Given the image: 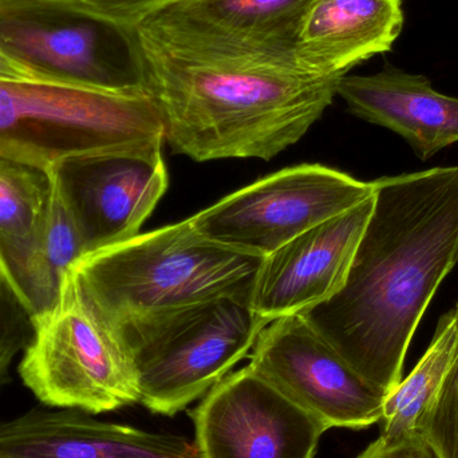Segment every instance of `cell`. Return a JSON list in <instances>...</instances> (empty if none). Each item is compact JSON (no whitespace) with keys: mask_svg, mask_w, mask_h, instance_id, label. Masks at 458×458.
Segmentation results:
<instances>
[{"mask_svg":"<svg viewBox=\"0 0 458 458\" xmlns=\"http://www.w3.org/2000/svg\"><path fill=\"white\" fill-rule=\"evenodd\" d=\"M458 263V165L374 182V208L338 293L301 312L341 357L389 394L414 333Z\"/></svg>","mask_w":458,"mask_h":458,"instance_id":"cell-1","label":"cell"},{"mask_svg":"<svg viewBox=\"0 0 458 458\" xmlns=\"http://www.w3.org/2000/svg\"><path fill=\"white\" fill-rule=\"evenodd\" d=\"M134 45L166 144L199 163L272 160L320 120L341 78L276 62L172 58Z\"/></svg>","mask_w":458,"mask_h":458,"instance_id":"cell-2","label":"cell"},{"mask_svg":"<svg viewBox=\"0 0 458 458\" xmlns=\"http://www.w3.org/2000/svg\"><path fill=\"white\" fill-rule=\"evenodd\" d=\"M264 258L201 236L190 219L82 256L72 274L118 328L217 298L250 301Z\"/></svg>","mask_w":458,"mask_h":458,"instance_id":"cell-3","label":"cell"},{"mask_svg":"<svg viewBox=\"0 0 458 458\" xmlns=\"http://www.w3.org/2000/svg\"><path fill=\"white\" fill-rule=\"evenodd\" d=\"M165 144L149 91L0 80V157L51 172L72 158Z\"/></svg>","mask_w":458,"mask_h":458,"instance_id":"cell-4","label":"cell"},{"mask_svg":"<svg viewBox=\"0 0 458 458\" xmlns=\"http://www.w3.org/2000/svg\"><path fill=\"white\" fill-rule=\"evenodd\" d=\"M32 322L18 374L40 405L98 416L140 403L139 374L123 331L94 306L72 269L55 306Z\"/></svg>","mask_w":458,"mask_h":458,"instance_id":"cell-5","label":"cell"},{"mask_svg":"<svg viewBox=\"0 0 458 458\" xmlns=\"http://www.w3.org/2000/svg\"><path fill=\"white\" fill-rule=\"evenodd\" d=\"M268 320L242 298H217L120 328L139 374L140 403L174 417L250 355Z\"/></svg>","mask_w":458,"mask_h":458,"instance_id":"cell-6","label":"cell"},{"mask_svg":"<svg viewBox=\"0 0 458 458\" xmlns=\"http://www.w3.org/2000/svg\"><path fill=\"white\" fill-rule=\"evenodd\" d=\"M0 53L37 81L121 93L148 91L131 31L64 0L0 4Z\"/></svg>","mask_w":458,"mask_h":458,"instance_id":"cell-7","label":"cell"},{"mask_svg":"<svg viewBox=\"0 0 458 458\" xmlns=\"http://www.w3.org/2000/svg\"><path fill=\"white\" fill-rule=\"evenodd\" d=\"M373 195L374 182L320 164H303L258 180L190 220L206 239L266 258Z\"/></svg>","mask_w":458,"mask_h":458,"instance_id":"cell-8","label":"cell"},{"mask_svg":"<svg viewBox=\"0 0 458 458\" xmlns=\"http://www.w3.org/2000/svg\"><path fill=\"white\" fill-rule=\"evenodd\" d=\"M311 0H180L131 31L137 45L179 59L293 64Z\"/></svg>","mask_w":458,"mask_h":458,"instance_id":"cell-9","label":"cell"},{"mask_svg":"<svg viewBox=\"0 0 458 458\" xmlns=\"http://www.w3.org/2000/svg\"><path fill=\"white\" fill-rule=\"evenodd\" d=\"M247 366L327 430H362L381 421L386 393L360 376L301 315L269 322Z\"/></svg>","mask_w":458,"mask_h":458,"instance_id":"cell-10","label":"cell"},{"mask_svg":"<svg viewBox=\"0 0 458 458\" xmlns=\"http://www.w3.org/2000/svg\"><path fill=\"white\" fill-rule=\"evenodd\" d=\"M48 174L85 255L136 237L168 190L163 145L72 158Z\"/></svg>","mask_w":458,"mask_h":458,"instance_id":"cell-11","label":"cell"},{"mask_svg":"<svg viewBox=\"0 0 458 458\" xmlns=\"http://www.w3.org/2000/svg\"><path fill=\"white\" fill-rule=\"evenodd\" d=\"M190 416L201 458H315L327 432L248 366L223 378Z\"/></svg>","mask_w":458,"mask_h":458,"instance_id":"cell-12","label":"cell"},{"mask_svg":"<svg viewBox=\"0 0 458 458\" xmlns=\"http://www.w3.org/2000/svg\"><path fill=\"white\" fill-rule=\"evenodd\" d=\"M374 208V195L296 236L261 261L250 307L272 322L301 314L342 290Z\"/></svg>","mask_w":458,"mask_h":458,"instance_id":"cell-13","label":"cell"},{"mask_svg":"<svg viewBox=\"0 0 458 458\" xmlns=\"http://www.w3.org/2000/svg\"><path fill=\"white\" fill-rule=\"evenodd\" d=\"M0 458H201L195 438L35 406L0 420Z\"/></svg>","mask_w":458,"mask_h":458,"instance_id":"cell-14","label":"cell"},{"mask_svg":"<svg viewBox=\"0 0 458 458\" xmlns=\"http://www.w3.org/2000/svg\"><path fill=\"white\" fill-rule=\"evenodd\" d=\"M336 96L352 114L394 131L428 160L458 142V98L438 93L424 75L390 66L371 75H344Z\"/></svg>","mask_w":458,"mask_h":458,"instance_id":"cell-15","label":"cell"},{"mask_svg":"<svg viewBox=\"0 0 458 458\" xmlns=\"http://www.w3.org/2000/svg\"><path fill=\"white\" fill-rule=\"evenodd\" d=\"M403 0H311L296 35L293 62L318 77H344L392 50L403 32Z\"/></svg>","mask_w":458,"mask_h":458,"instance_id":"cell-16","label":"cell"},{"mask_svg":"<svg viewBox=\"0 0 458 458\" xmlns=\"http://www.w3.org/2000/svg\"><path fill=\"white\" fill-rule=\"evenodd\" d=\"M50 174L0 157V277L13 282L39 240L53 203Z\"/></svg>","mask_w":458,"mask_h":458,"instance_id":"cell-17","label":"cell"},{"mask_svg":"<svg viewBox=\"0 0 458 458\" xmlns=\"http://www.w3.org/2000/svg\"><path fill=\"white\" fill-rule=\"evenodd\" d=\"M82 256L85 250L80 234L54 191L50 212L34 250L15 279L5 284L32 320L38 319L55 306L67 274Z\"/></svg>","mask_w":458,"mask_h":458,"instance_id":"cell-18","label":"cell"},{"mask_svg":"<svg viewBox=\"0 0 458 458\" xmlns=\"http://www.w3.org/2000/svg\"><path fill=\"white\" fill-rule=\"evenodd\" d=\"M456 338L457 320L454 310L441 318L432 344L416 368L385 398L379 437L387 443L397 444L419 436L420 420L435 400L445 378Z\"/></svg>","mask_w":458,"mask_h":458,"instance_id":"cell-19","label":"cell"},{"mask_svg":"<svg viewBox=\"0 0 458 458\" xmlns=\"http://www.w3.org/2000/svg\"><path fill=\"white\" fill-rule=\"evenodd\" d=\"M454 357L435 400L420 420L417 435L437 458H458V304Z\"/></svg>","mask_w":458,"mask_h":458,"instance_id":"cell-20","label":"cell"},{"mask_svg":"<svg viewBox=\"0 0 458 458\" xmlns=\"http://www.w3.org/2000/svg\"><path fill=\"white\" fill-rule=\"evenodd\" d=\"M34 335V322L15 293L0 277V390L10 381V370Z\"/></svg>","mask_w":458,"mask_h":458,"instance_id":"cell-21","label":"cell"},{"mask_svg":"<svg viewBox=\"0 0 458 458\" xmlns=\"http://www.w3.org/2000/svg\"><path fill=\"white\" fill-rule=\"evenodd\" d=\"M81 13L107 21L118 29L133 31L153 13L180 0H64Z\"/></svg>","mask_w":458,"mask_h":458,"instance_id":"cell-22","label":"cell"},{"mask_svg":"<svg viewBox=\"0 0 458 458\" xmlns=\"http://www.w3.org/2000/svg\"><path fill=\"white\" fill-rule=\"evenodd\" d=\"M357 458H437L420 436L392 444L378 437Z\"/></svg>","mask_w":458,"mask_h":458,"instance_id":"cell-23","label":"cell"},{"mask_svg":"<svg viewBox=\"0 0 458 458\" xmlns=\"http://www.w3.org/2000/svg\"><path fill=\"white\" fill-rule=\"evenodd\" d=\"M0 80H35L26 69L0 53Z\"/></svg>","mask_w":458,"mask_h":458,"instance_id":"cell-24","label":"cell"},{"mask_svg":"<svg viewBox=\"0 0 458 458\" xmlns=\"http://www.w3.org/2000/svg\"><path fill=\"white\" fill-rule=\"evenodd\" d=\"M13 2V0H0V4H4V3Z\"/></svg>","mask_w":458,"mask_h":458,"instance_id":"cell-25","label":"cell"}]
</instances>
